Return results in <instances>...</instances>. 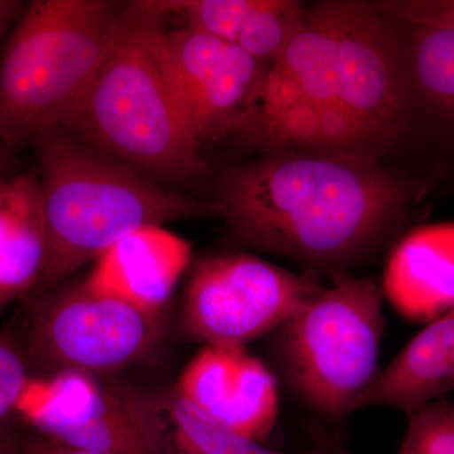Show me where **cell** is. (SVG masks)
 <instances>
[{"mask_svg":"<svg viewBox=\"0 0 454 454\" xmlns=\"http://www.w3.org/2000/svg\"><path fill=\"white\" fill-rule=\"evenodd\" d=\"M433 186L375 155L276 149L230 169L214 203L236 243L339 282L393 247Z\"/></svg>","mask_w":454,"mask_h":454,"instance_id":"6da1fadb","label":"cell"},{"mask_svg":"<svg viewBox=\"0 0 454 454\" xmlns=\"http://www.w3.org/2000/svg\"><path fill=\"white\" fill-rule=\"evenodd\" d=\"M169 0L121 3L112 43L65 131L139 175L187 182L207 172L179 101Z\"/></svg>","mask_w":454,"mask_h":454,"instance_id":"7a4b0ae2","label":"cell"},{"mask_svg":"<svg viewBox=\"0 0 454 454\" xmlns=\"http://www.w3.org/2000/svg\"><path fill=\"white\" fill-rule=\"evenodd\" d=\"M47 259L37 289L56 288L136 230L219 217L214 202L163 187L64 129L35 143Z\"/></svg>","mask_w":454,"mask_h":454,"instance_id":"3957f363","label":"cell"},{"mask_svg":"<svg viewBox=\"0 0 454 454\" xmlns=\"http://www.w3.org/2000/svg\"><path fill=\"white\" fill-rule=\"evenodd\" d=\"M121 3L33 0L0 51V143L33 146L64 129L112 43Z\"/></svg>","mask_w":454,"mask_h":454,"instance_id":"277c9868","label":"cell"},{"mask_svg":"<svg viewBox=\"0 0 454 454\" xmlns=\"http://www.w3.org/2000/svg\"><path fill=\"white\" fill-rule=\"evenodd\" d=\"M381 289L345 278L309 298L270 334L276 375L325 422H342L375 381L385 318Z\"/></svg>","mask_w":454,"mask_h":454,"instance_id":"5b68a950","label":"cell"},{"mask_svg":"<svg viewBox=\"0 0 454 454\" xmlns=\"http://www.w3.org/2000/svg\"><path fill=\"white\" fill-rule=\"evenodd\" d=\"M413 127L402 31L373 3L339 2L336 94L319 114L316 152L378 157Z\"/></svg>","mask_w":454,"mask_h":454,"instance_id":"8992f818","label":"cell"},{"mask_svg":"<svg viewBox=\"0 0 454 454\" xmlns=\"http://www.w3.org/2000/svg\"><path fill=\"white\" fill-rule=\"evenodd\" d=\"M32 300L25 336L18 340L33 375L110 378L142 360L160 334V316L94 291L85 280Z\"/></svg>","mask_w":454,"mask_h":454,"instance_id":"52a82bcc","label":"cell"},{"mask_svg":"<svg viewBox=\"0 0 454 454\" xmlns=\"http://www.w3.org/2000/svg\"><path fill=\"white\" fill-rule=\"evenodd\" d=\"M16 413L35 433L106 454H172L160 399L82 372L32 375Z\"/></svg>","mask_w":454,"mask_h":454,"instance_id":"ba28073f","label":"cell"},{"mask_svg":"<svg viewBox=\"0 0 454 454\" xmlns=\"http://www.w3.org/2000/svg\"><path fill=\"white\" fill-rule=\"evenodd\" d=\"M300 276L250 254L200 260L179 309L188 339L205 346H241L270 336L309 298L321 291Z\"/></svg>","mask_w":454,"mask_h":454,"instance_id":"9c48e42d","label":"cell"},{"mask_svg":"<svg viewBox=\"0 0 454 454\" xmlns=\"http://www.w3.org/2000/svg\"><path fill=\"white\" fill-rule=\"evenodd\" d=\"M168 51L182 110L199 145L243 134L269 66L188 26L168 31Z\"/></svg>","mask_w":454,"mask_h":454,"instance_id":"30bf717a","label":"cell"},{"mask_svg":"<svg viewBox=\"0 0 454 454\" xmlns=\"http://www.w3.org/2000/svg\"><path fill=\"white\" fill-rule=\"evenodd\" d=\"M173 390L200 413L244 437L264 443L276 428L278 376L241 346H205Z\"/></svg>","mask_w":454,"mask_h":454,"instance_id":"8fae6325","label":"cell"},{"mask_svg":"<svg viewBox=\"0 0 454 454\" xmlns=\"http://www.w3.org/2000/svg\"><path fill=\"white\" fill-rule=\"evenodd\" d=\"M191 256L192 249L184 239L163 226H145L107 249L85 282L94 291L160 316Z\"/></svg>","mask_w":454,"mask_h":454,"instance_id":"7c38bea8","label":"cell"},{"mask_svg":"<svg viewBox=\"0 0 454 454\" xmlns=\"http://www.w3.org/2000/svg\"><path fill=\"white\" fill-rule=\"evenodd\" d=\"M381 292L415 324L454 312V221L408 230L390 249Z\"/></svg>","mask_w":454,"mask_h":454,"instance_id":"4fadbf2b","label":"cell"},{"mask_svg":"<svg viewBox=\"0 0 454 454\" xmlns=\"http://www.w3.org/2000/svg\"><path fill=\"white\" fill-rule=\"evenodd\" d=\"M339 43V2L306 7L303 25L265 74L264 90L278 106H309L318 114L333 104Z\"/></svg>","mask_w":454,"mask_h":454,"instance_id":"5bb4252c","label":"cell"},{"mask_svg":"<svg viewBox=\"0 0 454 454\" xmlns=\"http://www.w3.org/2000/svg\"><path fill=\"white\" fill-rule=\"evenodd\" d=\"M454 393V312L427 325L381 370L355 404L390 406L411 417Z\"/></svg>","mask_w":454,"mask_h":454,"instance_id":"9a60e30c","label":"cell"},{"mask_svg":"<svg viewBox=\"0 0 454 454\" xmlns=\"http://www.w3.org/2000/svg\"><path fill=\"white\" fill-rule=\"evenodd\" d=\"M187 26L234 44L271 66L303 25L306 7L293 0H182L169 2Z\"/></svg>","mask_w":454,"mask_h":454,"instance_id":"2e32d148","label":"cell"},{"mask_svg":"<svg viewBox=\"0 0 454 454\" xmlns=\"http://www.w3.org/2000/svg\"><path fill=\"white\" fill-rule=\"evenodd\" d=\"M47 259L38 173L0 184V312L37 289Z\"/></svg>","mask_w":454,"mask_h":454,"instance_id":"e0dca14e","label":"cell"},{"mask_svg":"<svg viewBox=\"0 0 454 454\" xmlns=\"http://www.w3.org/2000/svg\"><path fill=\"white\" fill-rule=\"evenodd\" d=\"M414 127L454 143V25L403 28Z\"/></svg>","mask_w":454,"mask_h":454,"instance_id":"ac0fdd59","label":"cell"},{"mask_svg":"<svg viewBox=\"0 0 454 454\" xmlns=\"http://www.w3.org/2000/svg\"><path fill=\"white\" fill-rule=\"evenodd\" d=\"M162 403L172 454H293L265 446L214 422L184 402L175 390ZM304 454H310L304 453Z\"/></svg>","mask_w":454,"mask_h":454,"instance_id":"d6986e66","label":"cell"},{"mask_svg":"<svg viewBox=\"0 0 454 454\" xmlns=\"http://www.w3.org/2000/svg\"><path fill=\"white\" fill-rule=\"evenodd\" d=\"M399 454H454V402L437 400L411 414Z\"/></svg>","mask_w":454,"mask_h":454,"instance_id":"ffe728a7","label":"cell"},{"mask_svg":"<svg viewBox=\"0 0 454 454\" xmlns=\"http://www.w3.org/2000/svg\"><path fill=\"white\" fill-rule=\"evenodd\" d=\"M32 375L20 340L0 333V426L16 413Z\"/></svg>","mask_w":454,"mask_h":454,"instance_id":"44dd1931","label":"cell"},{"mask_svg":"<svg viewBox=\"0 0 454 454\" xmlns=\"http://www.w3.org/2000/svg\"><path fill=\"white\" fill-rule=\"evenodd\" d=\"M379 8L404 28L454 25V0H389L379 3Z\"/></svg>","mask_w":454,"mask_h":454,"instance_id":"7402d4cb","label":"cell"},{"mask_svg":"<svg viewBox=\"0 0 454 454\" xmlns=\"http://www.w3.org/2000/svg\"><path fill=\"white\" fill-rule=\"evenodd\" d=\"M22 450L23 454H106L70 446L56 439L44 437L38 433L27 439L22 444Z\"/></svg>","mask_w":454,"mask_h":454,"instance_id":"603a6c76","label":"cell"},{"mask_svg":"<svg viewBox=\"0 0 454 454\" xmlns=\"http://www.w3.org/2000/svg\"><path fill=\"white\" fill-rule=\"evenodd\" d=\"M309 433L313 444L325 454H354L346 447L340 435L322 422H310Z\"/></svg>","mask_w":454,"mask_h":454,"instance_id":"cb8c5ba5","label":"cell"},{"mask_svg":"<svg viewBox=\"0 0 454 454\" xmlns=\"http://www.w3.org/2000/svg\"><path fill=\"white\" fill-rule=\"evenodd\" d=\"M23 7H25V3L18 2V0H0V46L4 43L5 37Z\"/></svg>","mask_w":454,"mask_h":454,"instance_id":"d4e9b609","label":"cell"},{"mask_svg":"<svg viewBox=\"0 0 454 454\" xmlns=\"http://www.w3.org/2000/svg\"><path fill=\"white\" fill-rule=\"evenodd\" d=\"M0 454H23L22 447L0 426Z\"/></svg>","mask_w":454,"mask_h":454,"instance_id":"484cf974","label":"cell"},{"mask_svg":"<svg viewBox=\"0 0 454 454\" xmlns=\"http://www.w3.org/2000/svg\"><path fill=\"white\" fill-rule=\"evenodd\" d=\"M9 168V149L0 143V184L7 181V172Z\"/></svg>","mask_w":454,"mask_h":454,"instance_id":"4316f807","label":"cell"},{"mask_svg":"<svg viewBox=\"0 0 454 454\" xmlns=\"http://www.w3.org/2000/svg\"><path fill=\"white\" fill-rule=\"evenodd\" d=\"M310 454H325V453L322 452V450H319L318 447L313 446V450H310Z\"/></svg>","mask_w":454,"mask_h":454,"instance_id":"83f0119b","label":"cell"}]
</instances>
